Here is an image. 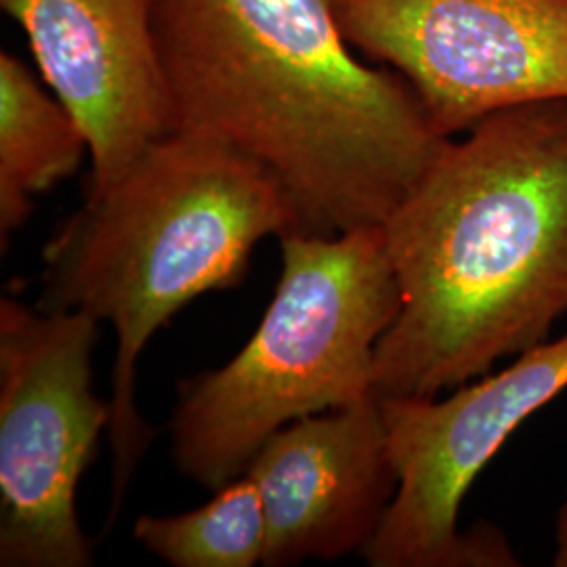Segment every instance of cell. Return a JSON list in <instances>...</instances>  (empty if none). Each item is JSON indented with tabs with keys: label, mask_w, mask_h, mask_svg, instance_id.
<instances>
[{
	"label": "cell",
	"mask_w": 567,
	"mask_h": 567,
	"mask_svg": "<svg viewBox=\"0 0 567 567\" xmlns=\"http://www.w3.org/2000/svg\"><path fill=\"white\" fill-rule=\"evenodd\" d=\"M156 37L175 131L264 166L297 234L385 225L450 142L400 72L353 53L330 0H156Z\"/></svg>",
	"instance_id": "cell-1"
},
{
	"label": "cell",
	"mask_w": 567,
	"mask_h": 567,
	"mask_svg": "<svg viewBox=\"0 0 567 567\" xmlns=\"http://www.w3.org/2000/svg\"><path fill=\"white\" fill-rule=\"evenodd\" d=\"M383 231L402 307L379 398H437L548 341L567 316V100L452 137Z\"/></svg>",
	"instance_id": "cell-2"
},
{
	"label": "cell",
	"mask_w": 567,
	"mask_h": 567,
	"mask_svg": "<svg viewBox=\"0 0 567 567\" xmlns=\"http://www.w3.org/2000/svg\"><path fill=\"white\" fill-rule=\"evenodd\" d=\"M292 234L295 213L264 166L224 143L173 131L116 182L86 194L44 246L37 307L84 311L116 330L107 426L114 515L152 442L135 404L145 344L196 297L243 284L257 243Z\"/></svg>",
	"instance_id": "cell-3"
},
{
	"label": "cell",
	"mask_w": 567,
	"mask_h": 567,
	"mask_svg": "<svg viewBox=\"0 0 567 567\" xmlns=\"http://www.w3.org/2000/svg\"><path fill=\"white\" fill-rule=\"evenodd\" d=\"M280 240V282L255 334L179 385L173 458L213 492L282 426L374 395V353L402 307L383 225Z\"/></svg>",
	"instance_id": "cell-4"
},
{
	"label": "cell",
	"mask_w": 567,
	"mask_h": 567,
	"mask_svg": "<svg viewBox=\"0 0 567 567\" xmlns=\"http://www.w3.org/2000/svg\"><path fill=\"white\" fill-rule=\"evenodd\" d=\"M100 320L0 301V566L86 567L76 492L112 410L93 391Z\"/></svg>",
	"instance_id": "cell-5"
},
{
	"label": "cell",
	"mask_w": 567,
	"mask_h": 567,
	"mask_svg": "<svg viewBox=\"0 0 567 567\" xmlns=\"http://www.w3.org/2000/svg\"><path fill=\"white\" fill-rule=\"evenodd\" d=\"M567 389V334L437 398H381L398 492L362 557L374 567L517 566L496 529H461L466 492L508 437Z\"/></svg>",
	"instance_id": "cell-6"
},
{
	"label": "cell",
	"mask_w": 567,
	"mask_h": 567,
	"mask_svg": "<svg viewBox=\"0 0 567 567\" xmlns=\"http://www.w3.org/2000/svg\"><path fill=\"white\" fill-rule=\"evenodd\" d=\"M349 44L412 84L444 137L567 100V0H330Z\"/></svg>",
	"instance_id": "cell-7"
},
{
	"label": "cell",
	"mask_w": 567,
	"mask_h": 567,
	"mask_svg": "<svg viewBox=\"0 0 567 567\" xmlns=\"http://www.w3.org/2000/svg\"><path fill=\"white\" fill-rule=\"evenodd\" d=\"M20 23L44 84L86 135L89 192L116 182L147 145L175 131L156 0H0Z\"/></svg>",
	"instance_id": "cell-8"
},
{
	"label": "cell",
	"mask_w": 567,
	"mask_h": 567,
	"mask_svg": "<svg viewBox=\"0 0 567 567\" xmlns=\"http://www.w3.org/2000/svg\"><path fill=\"white\" fill-rule=\"evenodd\" d=\"M244 473L264 503V566L362 555L398 492L381 398L282 426Z\"/></svg>",
	"instance_id": "cell-9"
},
{
	"label": "cell",
	"mask_w": 567,
	"mask_h": 567,
	"mask_svg": "<svg viewBox=\"0 0 567 567\" xmlns=\"http://www.w3.org/2000/svg\"><path fill=\"white\" fill-rule=\"evenodd\" d=\"M89 154L65 103L13 53H0V238L28 221L34 196L74 175Z\"/></svg>",
	"instance_id": "cell-10"
},
{
	"label": "cell",
	"mask_w": 567,
	"mask_h": 567,
	"mask_svg": "<svg viewBox=\"0 0 567 567\" xmlns=\"http://www.w3.org/2000/svg\"><path fill=\"white\" fill-rule=\"evenodd\" d=\"M133 534L143 548L175 567H250L264 564L261 494L248 473L215 489L203 507L179 515H142Z\"/></svg>",
	"instance_id": "cell-11"
},
{
	"label": "cell",
	"mask_w": 567,
	"mask_h": 567,
	"mask_svg": "<svg viewBox=\"0 0 567 567\" xmlns=\"http://www.w3.org/2000/svg\"><path fill=\"white\" fill-rule=\"evenodd\" d=\"M557 555H555V566H567V507L561 511L559 517V529H557Z\"/></svg>",
	"instance_id": "cell-12"
}]
</instances>
